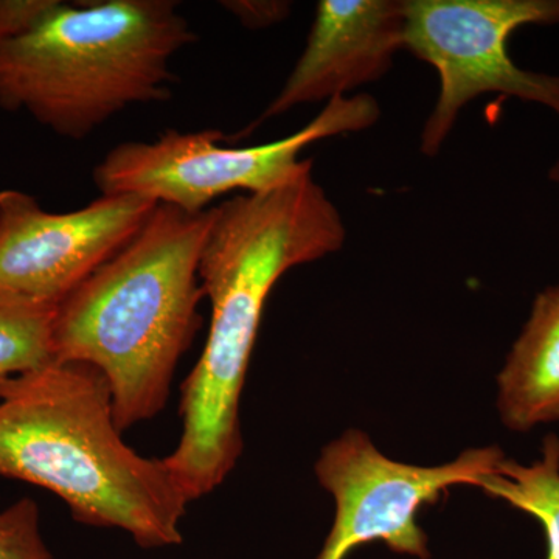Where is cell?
<instances>
[{
  "instance_id": "ba28073f",
  "label": "cell",
  "mask_w": 559,
  "mask_h": 559,
  "mask_svg": "<svg viewBox=\"0 0 559 559\" xmlns=\"http://www.w3.org/2000/svg\"><path fill=\"white\" fill-rule=\"evenodd\" d=\"M156 205L140 194H102L75 212L51 213L24 191H0V294L60 304L131 241Z\"/></svg>"
},
{
  "instance_id": "7a4b0ae2",
  "label": "cell",
  "mask_w": 559,
  "mask_h": 559,
  "mask_svg": "<svg viewBox=\"0 0 559 559\" xmlns=\"http://www.w3.org/2000/svg\"><path fill=\"white\" fill-rule=\"evenodd\" d=\"M0 476L49 489L73 520L142 549L179 546L189 500L162 459L128 447L100 370L53 362L0 381Z\"/></svg>"
},
{
  "instance_id": "4fadbf2b",
  "label": "cell",
  "mask_w": 559,
  "mask_h": 559,
  "mask_svg": "<svg viewBox=\"0 0 559 559\" xmlns=\"http://www.w3.org/2000/svg\"><path fill=\"white\" fill-rule=\"evenodd\" d=\"M0 559H53L40 536L35 500H17L0 513Z\"/></svg>"
},
{
  "instance_id": "5b68a950",
  "label": "cell",
  "mask_w": 559,
  "mask_h": 559,
  "mask_svg": "<svg viewBox=\"0 0 559 559\" xmlns=\"http://www.w3.org/2000/svg\"><path fill=\"white\" fill-rule=\"evenodd\" d=\"M370 95L336 97L316 119L288 138L231 146L219 130H167L153 142L120 143L94 168L102 194H140L183 212H207L223 194L260 193L288 182L311 159L301 151L319 140L367 130L380 119Z\"/></svg>"
},
{
  "instance_id": "2e32d148",
  "label": "cell",
  "mask_w": 559,
  "mask_h": 559,
  "mask_svg": "<svg viewBox=\"0 0 559 559\" xmlns=\"http://www.w3.org/2000/svg\"><path fill=\"white\" fill-rule=\"evenodd\" d=\"M549 178L551 182L559 183V160L550 168Z\"/></svg>"
},
{
  "instance_id": "7c38bea8",
  "label": "cell",
  "mask_w": 559,
  "mask_h": 559,
  "mask_svg": "<svg viewBox=\"0 0 559 559\" xmlns=\"http://www.w3.org/2000/svg\"><path fill=\"white\" fill-rule=\"evenodd\" d=\"M55 301L0 294V381L57 362Z\"/></svg>"
},
{
  "instance_id": "277c9868",
  "label": "cell",
  "mask_w": 559,
  "mask_h": 559,
  "mask_svg": "<svg viewBox=\"0 0 559 559\" xmlns=\"http://www.w3.org/2000/svg\"><path fill=\"white\" fill-rule=\"evenodd\" d=\"M194 40L173 0L61 2L28 35L0 43V108L87 138L128 106L168 100L171 58Z\"/></svg>"
},
{
  "instance_id": "52a82bcc",
  "label": "cell",
  "mask_w": 559,
  "mask_h": 559,
  "mask_svg": "<svg viewBox=\"0 0 559 559\" xmlns=\"http://www.w3.org/2000/svg\"><path fill=\"white\" fill-rule=\"evenodd\" d=\"M503 459L499 448L487 447L462 452L440 466L407 465L382 454L362 430H345L323 448L316 463L319 484L336 503L333 527L318 559H345L371 543L430 559L418 511L439 502L451 487H480Z\"/></svg>"
},
{
  "instance_id": "5bb4252c",
  "label": "cell",
  "mask_w": 559,
  "mask_h": 559,
  "mask_svg": "<svg viewBox=\"0 0 559 559\" xmlns=\"http://www.w3.org/2000/svg\"><path fill=\"white\" fill-rule=\"evenodd\" d=\"M60 3V0H0V43L28 35Z\"/></svg>"
},
{
  "instance_id": "3957f363",
  "label": "cell",
  "mask_w": 559,
  "mask_h": 559,
  "mask_svg": "<svg viewBox=\"0 0 559 559\" xmlns=\"http://www.w3.org/2000/svg\"><path fill=\"white\" fill-rule=\"evenodd\" d=\"M207 212L160 204L131 241L58 305L57 362L100 370L123 430L164 411L183 353L200 331V260Z\"/></svg>"
},
{
  "instance_id": "6da1fadb",
  "label": "cell",
  "mask_w": 559,
  "mask_h": 559,
  "mask_svg": "<svg viewBox=\"0 0 559 559\" xmlns=\"http://www.w3.org/2000/svg\"><path fill=\"white\" fill-rule=\"evenodd\" d=\"M345 237L312 162L275 189L210 209L198 270L212 307L209 336L180 385L178 447L162 459L190 503L215 491L240 459L241 392L272 289L293 267L337 252Z\"/></svg>"
},
{
  "instance_id": "8fae6325",
  "label": "cell",
  "mask_w": 559,
  "mask_h": 559,
  "mask_svg": "<svg viewBox=\"0 0 559 559\" xmlns=\"http://www.w3.org/2000/svg\"><path fill=\"white\" fill-rule=\"evenodd\" d=\"M492 498L524 511L543 525L546 559H559V439L544 440L540 457L530 465L503 459L480 487Z\"/></svg>"
},
{
  "instance_id": "9a60e30c",
  "label": "cell",
  "mask_w": 559,
  "mask_h": 559,
  "mask_svg": "<svg viewBox=\"0 0 559 559\" xmlns=\"http://www.w3.org/2000/svg\"><path fill=\"white\" fill-rule=\"evenodd\" d=\"M223 9L230 11L246 27H264L283 20L288 3L282 2H223Z\"/></svg>"
},
{
  "instance_id": "30bf717a",
  "label": "cell",
  "mask_w": 559,
  "mask_h": 559,
  "mask_svg": "<svg viewBox=\"0 0 559 559\" xmlns=\"http://www.w3.org/2000/svg\"><path fill=\"white\" fill-rule=\"evenodd\" d=\"M498 409L514 432L559 421V286L536 296L499 373Z\"/></svg>"
},
{
  "instance_id": "9c48e42d",
  "label": "cell",
  "mask_w": 559,
  "mask_h": 559,
  "mask_svg": "<svg viewBox=\"0 0 559 559\" xmlns=\"http://www.w3.org/2000/svg\"><path fill=\"white\" fill-rule=\"evenodd\" d=\"M404 0H320L304 53L246 138L261 121L305 103L330 102L373 83L404 49Z\"/></svg>"
},
{
  "instance_id": "8992f818",
  "label": "cell",
  "mask_w": 559,
  "mask_h": 559,
  "mask_svg": "<svg viewBox=\"0 0 559 559\" xmlns=\"http://www.w3.org/2000/svg\"><path fill=\"white\" fill-rule=\"evenodd\" d=\"M404 49L440 76L421 132L425 156H437L460 110L484 94L538 103L559 116V76L522 69L509 53L518 28L559 24V0H404Z\"/></svg>"
}]
</instances>
